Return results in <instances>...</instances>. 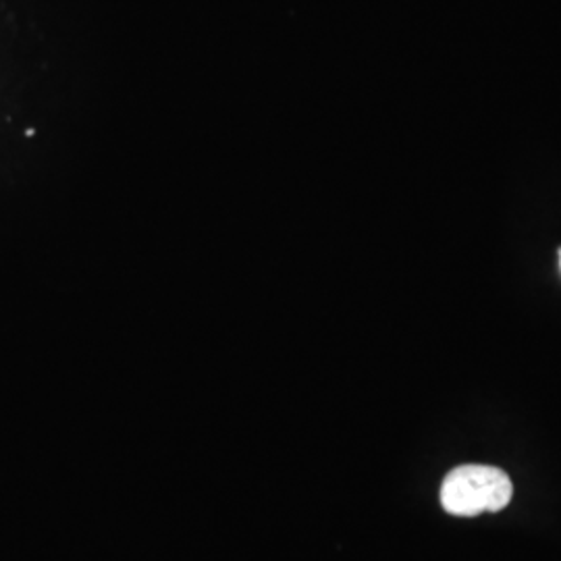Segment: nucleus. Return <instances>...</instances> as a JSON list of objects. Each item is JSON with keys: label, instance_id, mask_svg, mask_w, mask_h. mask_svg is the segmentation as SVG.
Listing matches in <instances>:
<instances>
[{"label": "nucleus", "instance_id": "obj_1", "mask_svg": "<svg viewBox=\"0 0 561 561\" xmlns=\"http://www.w3.org/2000/svg\"><path fill=\"white\" fill-rule=\"evenodd\" d=\"M512 479L500 468L482 463H466L451 470L442 484L443 510L461 518L502 512L512 502Z\"/></svg>", "mask_w": 561, "mask_h": 561}, {"label": "nucleus", "instance_id": "obj_2", "mask_svg": "<svg viewBox=\"0 0 561 561\" xmlns=\"http://www.w3.org/2000/svg\"><path fill=\"white\" fill-rule=\"evenodd\" d=\"M560 268H561V250H560Z\"/></svg>", "mask_w": 561, "mask_h": 561}]
</instances>
